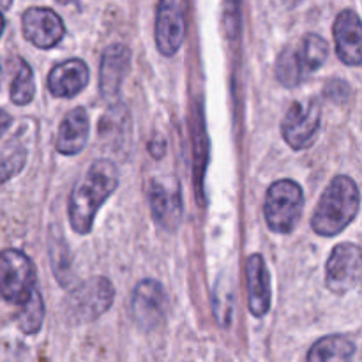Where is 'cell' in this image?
I'll list each match as a JSON object with an SVG mask.
<instances>
[{
    "label": "cell",
    "instance_id": "6da1fadb",
    "mask_svg": "<svg viewBox=\"0 0 362 362\" xmlns=\"http://www.w3.org/2000/svg\"><path fill=\"white\" fill-rule=\"evenodd\" d=\"M119 186V170L108 159H98L74 186L69 198V221L80 235H87L99 207Z\"/></svg>",
    "mask_w": 362,
    "mask_h": 362
},
{
    "label": "cell",
    "instance_id": "7a4b0ae2",
    "mask_svg": "<svg viewBox=\"0 0 362 362\" xmlns=\"http://www.w3.org/2000/svg\"><path fill=\"white\" fill-rule=\"evenodd\" d=\"M359 189L350 177L331 180L317 205L311 226L318 235L332 237L346 228L359 212Z\"/></svg>",
    "mask_w": 362,
    "mask_h": 362
},
{
    "label": "cell",
    "instance_id": "3957f363",
    "mask_svg": "<svg viewBox=\"0 0 362 362\" xmlns=\"http://www.w3.org/2000/svg\"><path fill=\"white\" fill-rule=\"evenodd\" d=\"M304 207V193L293 180H278L267 191L264 204L265 221L276 233H290L299 223Z\"/></svg>",
    "mask_w": 362,
    "mask_h": 362
},
{
    "label": "cell",
    "instance_id": "277c9868",
    "mask_svg": "<svg viewBox=\"0 0 362 362\" xmlns=\"http://www.w3.org/2000/svg\"><path fill=\"white\" fill-rule=\"evenodd\" d=\"M35 288V269L30 258L18 250L0 253V296L21 304Z\"/></svg>",
    "mask_w": 362,
    "mask_h": 362
},
{
    "label": "cell",
    "instance_id": "5b68a950",
    "mask_svg": "<svg viewBox=\"0 0 362 362\" xmlns=\"http://www.w3.org/2000/svg\"><path fill=\"white\" fill-rule=\"evenodd\" d=\"M322 122V108L317 99L296 101L286 112L281 124V133L293 151L310 147L317 138Z\"/></svg>",
    "mask_w": 362,
    "mask_h": 362
},
{
    "label": "cell",
    "instance_id": "8992f818",
    "mask_svg": "<svg viewBox=\"0 0 362 362\" xmlns=\"http://www.w3.org/2000/svg\"><path fill=\"white\" fill-rule=\"evenodd\" d=\"M327 286L331 292L343 293L356 288L362 274V255L357 244L343 243L332 250L327 260Z\"/></svg>",
    "mask_w": 362,
    "mask_h": 362
},
{
    "label": "cell",
    "instance_id": "52a82bcc",
    "mask_svg": "<svg viewBox=\"0 0 362 362\" xmlns=\"http://www.w3.org/2000/svg\"><path fill=\"white\" fill-rule=\"evenodd\" d=\"M186 35V6L184 0H159L156 16V45L166 57L179 52Z\"/></svg>",
    "mask_w": 362,
    "mask_h": 362
},
{
    "label": "cell",
    "instance_id": "ba28073f",
    "mask_svg": "<svg viewBox=\"0 0 362 362\" xmlns=\"http://www.w3.org/2000/svg\"><path fill=\"white\" fill-rule=\"evenodd\" d=\"M148 204L159 226L168 232H175L182 221V193L177 180L152 179L147 189Z\"/></svg>",
    "mask_w": 362,
    "mask_h": 362
},
{
    "label": "cell",
    "instance_id": "9c48e42d",
    "mask_svg": "<svg viewBox=\"0 0 362 362\" xmlns=\"http://www.w3.org/2000/svg\"><path fill=\"white\" fill-rule=\"evenodd\" d=\"M115 297V290L110 279L92 278L81 283L69 299V310L80 320H95L110 310Z\"/></svg>",
    "mask_w": 362,
    "mask_h": 362
},
{
    "label": "cell",
    "instance_id": "30bf717a",
    "mask_svg": "<svg viewBox=\"0 0 362 362\" xmlns=\"http://www.w3.org/2000/svg\"><path fill=\"white\" fill-rule=\"evenodd\" d=\"M166 304H168V299H166V292L161 283L156 279H144L138 283L131 297L133 320L144 331H152L161 324Z\"/></svg>",
    "mask_w": 362,
    "mask_h": 362
},
{
    "label": "cell",
    "instance_id": "8fae6325",
    "mask_svg": "<svg viewBox=\"0 0 362 362\" xmlns=\"http://www.w3.org/2000/svg\"><path fill=\"white\" fill-rule=\"evenodd\" d=\"M21 27H23L25 37L42 49L57 46L66 34V27L59 14L46 7H30L25 11L21 18Z\"/></svg>",
    "mask_w": 362,
    "mask_h": 362
},
{
    "label": "cell",
    "instance_id": "7c38bea8",
    "mask_svg": "<svg viewBox=\"0 0 362 362\" xmlns=\"http://www.w3.org/2000/svg\"><path fill=\"white\" fill-rule=\"evenodd\" d=\"M338 57L346 66H361L362 62V27L356 11L345 9L338 14L332 27Z\"/></svg>",
    "mask_w": 362,
    "mask_h": 362
},
{
    "label": "cell",
    "instance_id": "4fadbf2b",
    "mask_svg": "<svg viewBox=\"0 0 362 362\" xmlns=\"http://www.w3.org/2000/svg\"><path fill=\"white\" fill-rule=\"evenodd\" d=\"M131 67V52L126 45H112L105 49L99 69V88L105 99L119 94Z\"/></svg>",
    "mask_w": 362,
    "mask_h": 362
},
{
    "label": "cell",
    "instance_id": "5bb4252c",
    "mask_svg": "<svg viewBox=\"0 0 362 362\" xmlns=\"http://www.w3.org/2000/svg\"><path fill=\"white\" fill-rule=\"evenodd\" d=\"M247 304L255 317H265L271 308V276L262 255L255 253L247 258Z\"/></svg>",
    "mask_w": 362,
    "mask_h": 362
},
{
    "label": "cell",
    "instance_id": "9a60e30c",
    "mask_svg": "<svg viewBox=\"0 0 362 362\" xmlns=\"http://www.w3.org/2000/svg\"><path fill=\"white\" fill-rule=\"evenodd\" d=\"M88 83V67L83 60L71 59L53 67L48 74V88L55 98H74Z\"/></svg>",
    "mask_w": 362,
    "mask_h": 362
},
{
    "label": "cell",
    "instance_id": "2e32d148",
    "mask_svg": "<svg viewBox=\"0 0 362 362\" xmlns=\"http://www.w3.org/2000/svg\"><path fill=\"white\" fill-rule=\"evenodd\" d=\"M88 115L83 108H74L64 117L62 124L59 127V136H57V151L60 154L74 156L83 151L88 140Z\"/></svg>",
    "mask_w": 362,
    "mask_h": 362
},
{
    "label": "cell",
    "instance_id": "e0dca14e",
    "mask_svg": "<svg viewBox=\"0 0 362 362\" xmlns=\"http://www.w3.org/2000/svg\"><path fill=\"white\" fill-rule=\"evenodd\" d=\"M356 354V345L352 339L345 336L332 334L327 338H322L313 345V349L308 354L310 362H345L352 359Z\"/></svg>",
    "mask_w": 362,
    "mask_h": 362
},
{
    "label": "cell",
    "instance_id": "ac0fdd59",
    "mask_svg": "<svg viewBox=\"0 0 362 362\" xmlns=\"http://www.w3.org/2000/svg\"><path fill=\"white\" fill-rule=\"evenodd\" d=\"M296 53L299 57L300 67L306 76L315 73L324 66V62L329 57V42L318 34H306L303 42L296 46Z\"/></svg>",
    "mask_w": 362,
    "mask_h": 362
},
{
    "label": "cell",
    "instance_id": "d6986e66",
    "mask_svg": "<svg viewBox=\"0 0 362 362\" xmlns=\"http://www.w3.org/2000/svg\"><path fill=\"white\" fill-rule=\"evenodd\" d=\"M18 306H20L18 327L23 331V334H35L41 329L42 320H45V304H42L41 293L34 288L30 296Z\"/></svg>",
    "mask_w": 362,
    "mask_h": 362
},
{
    "label": "cell",
    "instance_id": "ffe728a7",
    "mask_svg": "<svg viewBox=\"0 0 362 362\" xmlns=\"http://www.w3.org/2000/svg\"><path fill=\"white\" fill-rule=\"evenodd\" d=\"M276 78L285 87H296L306 78V74L303 73V67H300L299 57L296 53V46L281 52L278 62H276Z\"/></svg>",
    "mask_w": 362,
    "mask_h": 362
},
{
    "label": "cell",
    "instance_id": "44dd1931",
    "mask_svg": "<svg viewBox=\"0 0 362 362\" xmlns=\"http://www.w3.org/2000/svg\"><path fill=\"white\" fill-rule=\"evenodd\" d=\"M35 94V81L34 73L30 66L21 60L18 66L16 74H14L13 85H11V101L18 106H25L34 99Z\"/></svg>",
    "mask_w": 362,
    "mask_h": 362
},
{
    "label": "cell",
    "instance_id": "7402d4cb",
    "mask_svg": "<svg viewBox=\"0 0 362 362\" xmlns=\"http://www.w3.org/2000/svg\"><path fill=\"white\" fill-rule=\"evenodd\" d=\"M233 311V286L225 278L218 279V285L214 290V315L218 318L219 325L228 327L232 320Z\"/></svg>",
    "mask_w": 362,
    "mask_h": 362
},
{
    "label": "cell",
    "instance_id": "603a6c76",
    "mask_svg": "<svg viewBox=\"0 0 362 362\" xmlns=\"http://www.w3.org/2000/svg\"><path fill=\"white\" fill-rule=\"evenodd\" d=\"M25 148H14L0 159V184L16 175L25 165Z\"/></svg>",
    "mask_w": 362,
    "mask_h": 362
},
{
    "label": "cell",
    "instance_id": "cb8c5ba5",
    "mask_svg": "<svg viewBox=\"0 0 362 362\" xmlns=\"http://www.w3.org/2000/svg\"><path fill=\"white\" fill-rule=\"evenodd\" d=\"M240 23V0H225V25L226 30L233 34L239 30Z\"/></svg>",
    "mask_w": 362,
    "mask_h": 362
},
{
    "label": "cell",
    "instance_id": "d4e9b609",
    "mask_svg": "<svg viewBox=\"0 0 362 362\" xmlns=\"http://www.w3.org/2000/svg\"><path fill=\"white\" fill-rule=\"evenodd\" d=\"M11 115L7 112H4V110H0V136H2L4 133H6L7 129H9L11 126Z\"/></svg>",
    "mask_w": 362,
    "mask_h": 362
},
{
    "label": "cell",
    "instance_id": "484cf974",
    "mask_svg": "<svg viewBox=\"0 0 362 362\" xmlns=\"http://www.w3.org/2000/svg\"><path fill=\"white\" fill-rule=\"evenodd\" d=\"M283 2H285L288 7H296V6H299L303 0H283Z\"/></svg>",
    "mask_w": 362,
    "mask_h": 362
},
{
    "label": "cell",
    "instance_id": "4316f807",
    "mask_svg": "<svg viewBox=\"0 0 362 362\" xmlns=\"http://www.w3.org/2000/svg\"><path fill=\"white\" fill-rule=\"evenodd\" d=\"M11 4H13V0H0V9H7V7H11Z\"/></svg>",
    "mask_w": 362,
    "mask_h": 362
},
{
    "label": "cell",
    "instance_id": "83f0119b",
    "mask_svg": "<svg viewBox=\"0 0 362 362\" xmlns=\"http://www.w3.org/2000/svg\"><path fill=\"white\" fill-rule=\"evenodd\" d=\"M4 28H6V20H4V16H2V13H0V35H2V32H4Z\"/></svg>",
    "mask_w": 362,
    "mask_h": 362
},
{
    "label": "cell",
    "instance_id": "f1b7e54d",
    "mask_svg": "<svg viewBox=\"0 0 362 362\" xmlns=\"http://www.w3.org/2000/svg\"><path fill=\"white\" fill-rule=\"evenodd\" d=\"M2 78H4V67H2V62H0V87H2Z\"/></svg>",
    "mask_w": 362,
    "mask_h": 362
},
{
    "label": "cell",
    "instance_id": "f546056e",
    "mask_svg": "<svg viewBox=\"0 0 362 362\" xmlns=\"http://www.w3.org/2000/svg\"><path fill=\"white\" fill-rule=\"evenodd\" d=\"M60 4H71V2H74V0H59Z\"/></svg>",
    "mask_w": 362,
    "mask_h": 362
}]
</instances>
